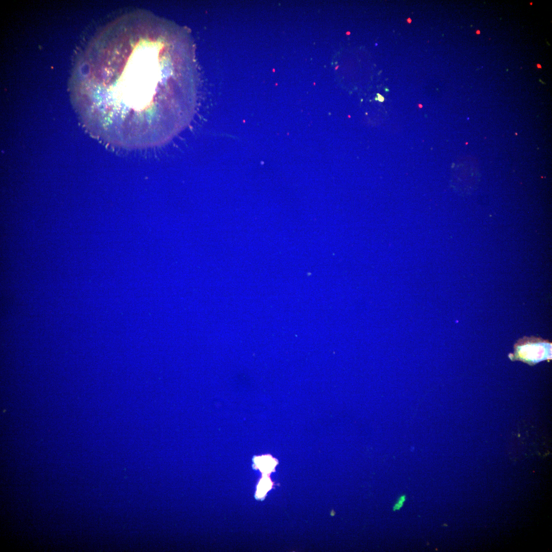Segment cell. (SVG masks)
I'll use <instances>...</instances> for the list:
<instances>
[{"mask_svg": "<svg viewBox=\"0 0 552 552\" xmlns=\"http://www.w3.org/2000/svg\"><path fill=\"white\" fill-rule=\"evenodd\" d=\"M552 344L547 340L535 336L523 337L514 346V352L509 354L512 361H520L534 365L551 359Z\"/></svg>", "mask_w": 552, "mask_h": 552, "instance_id": "obj_2", "label": "cell"}, {"mask_svg": "<svg viewBox=\"0 0 552 552\" xmlns=\"http://www.w3.org/2000/svg\"><path fill=\"white\" fill-rule=\"evenodd\" d=\"M377 98H375V99L376 100H378V101H379L380 102H383L384 101V98L382 95H380L379 94H377Z\"/></svg>", "mask_w": 552, "mask_h": 552, "instance_id": "obj_4", "label": "cell"}, {"mask_svg": "<svg viewBox=\"0 0 552 552\" xmlns=\"http://www.w3.org/2000/svg\"><path fill=\"white\" fill-rule=\"evenodd\" d=\"M406 499V496L405 495L401 496L398 499L397 502L393 507V510L395 511L396 510H400L403 506V503Z\"/></svg>", "mask_w": 552, "mask_h": 552, "instance_id": "obj_3", "label": "cell"}, {"mask_svg": "<svg viewBox=\"0 0 552 552\" xmlns=\"http://www.w3.org/2000/svg\"><path fill=\"white\" fill-rule=\"evenodd\" d=\"M116 80L94 97L85 126L109 145L159 146L178 131L174 43L167 21L146 14L125 16Z\"/></svg>", "mask_w": 552, "mask_h": 552, "instance_id": "obj_1", "label": "cell"}]
</instances>
